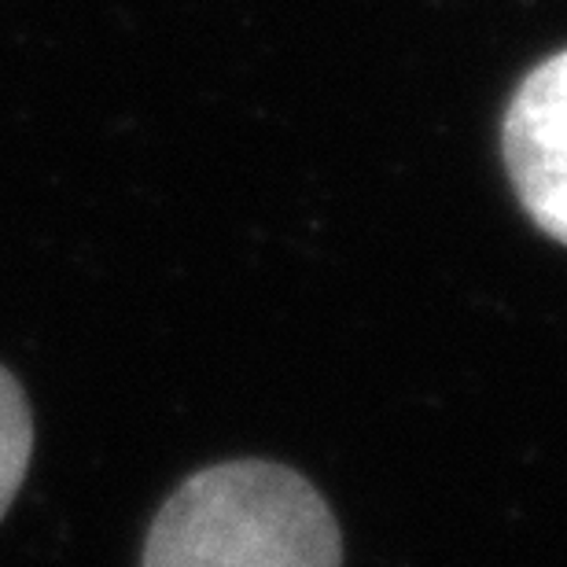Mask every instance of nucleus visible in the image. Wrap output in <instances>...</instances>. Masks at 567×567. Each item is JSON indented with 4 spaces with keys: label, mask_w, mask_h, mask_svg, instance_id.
Returning <instances> with one entry per match:
<instances>
[{
    "label": "nucleus",
    "mask_w": 567,
    "mask_h": 567,
    "mask_svg": "<svg viewBox=\"0 0 567 567\" xmlns=\"http://www.w3.org/2000/svg\"><path fill=\"white\" fill-rule=\"evenodd\" d=\"M33 457V413L27 391L0 365V519L16 502Z\"/></svg>",
    "instance_id": "7ed1b4c3"
},
{
    "label": "nucleus",
    "mask_w": 567,
    "mask_h": 567,
    "mask_svg": "<svg viewBox=\"0 0 567 567\" xmlns=\"http://www.w3.org/2000/svg\"><path fill=\"white\" fill-rule=\"evenodd\" d=\"M567 52L530 66L502 122V155L527 218L567 244Z\"/></svg>",
    "instance_id": "f03ea898"
},
{
    "label": "nucleus",
    "mask_w": 567,
    "mask_h": 567,
    "mask_svg": "<svg viewBox=\"0 0 567 567\" xmlns=\"http://www.w3.org/2000/svg\"><path fill=\"white\" fill-rule=\"evenodd\" d=\"M141 567H343V535L306 475L274 461H225L166 497Z\"/></svg>",
    "instance_id": "f257e3e1"
}]
</instances>
